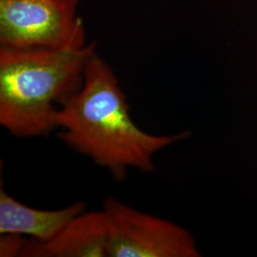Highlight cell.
<instances>
[{"instance_id":"cell-1","label":"cell","mask_w":257,"mask_h":257,"mask_svg":"<svg viewBox=\"0 0 257 257\" xmlns=\"http://www.w3.org/2000/svg\"><path fill=\"white\" fill-rule=\"evenodd\" d=\"M56 124L65 145L118 181L132 169L154 171L158 152L190 136L189 131L156 136L139 128L116 75L96 51L86 64L81 87L63 104Z\"/></svg>"},{"instance_id":"cell-2","label":"cell","mask_w":257,"mask_h":257,"mask_svg":"<svg viewBox=\"0 0 257 257\" xmlns=\"http://www.w3.org/2000/svg\"><path fill=\"white\" fill-rule=\"evenodd\" d=\"M95 43L63 48H0V125L17 138L47 136L81 87Z\"/></svg>"},{"instance_id":"cell-3","label":"cell","mask_w":257,"mask_h":257,"mask_svg":"<svg viewBox=\"0 0 257 257\" xmlns=\"http://www.w3.org/2000/svg\"><path fill=\"white\" fill-rule=\"evenodd\" d=\"M80 0H0V48L26 50L84 44Z\"/></svg>"},{"instance_id":"cell-4","label":"cell","mask_w":257,"mask_h":257,"mask_svg":"<svg viewBox=\"0 0 257 257\" xmlns=\"http://www.w3.org/2000/svg\"><path fill=\"white\" fill-rule=\"evenodd\" d=\"M110 225L109 257H199L195 239L172 221L108 197L104 208Z\"/></svg>"},{"instance_id":"cell-5","label":"cell","mask_w":257,"mask_h":257,"mask_svg":"<svg viewBox=\"0 0 257 257\" xmlns=\"http://www.w3.org/2000/svg\"><path fill=\"white\" fill-rule=\"evenodd\" d=\"M110 225L105 211H84L47 242L31 239L22 256L109 257Z\"/></svg>"},{"instance_id":"cell-6","label":"cell","mask_w":257,"mask_h":257,"mask_svg":"<svg viewBox=\"0 0 257 257\" xmlns=\"http://www.w3.org/2000/svg\"><path fill=\"white\" fill-rule=\"evenodd\" d=\"M86 211L82 201L59 210L46 211L29 207L5 190L0 192V234H20L38 242L50 241L71 221Z\"/></svg>"},{"instance_id":"cell-7","label":"cell","mask_w":257,"mask_h":257,"mask_svg":"<svg viewBox=\"0 0 257 257\" xmlns=\"http://www.w3.org/2000/svg\"><path fill=\"white\" fill-rule=\"evenodd\" d=\"M31 239L20 234H1L0 237V256H22Z\"/></svg>"}]
</instances>
